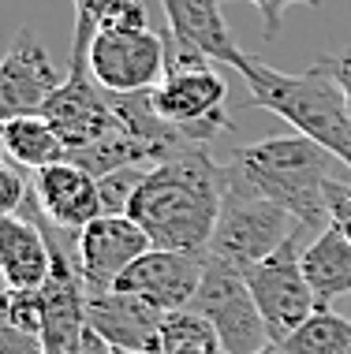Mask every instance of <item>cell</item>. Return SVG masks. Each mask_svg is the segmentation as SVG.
<instances>
[{"instance_id": "10", "label": "cell", "mask_w": 351, "mask_h": 354, "mask_svg": "<svg viewBox=\"0 0 351 354\" xmlns=\"http://www.w3.org/2000/svg\"><path fill=\"white\" fill-rule=\"evenodd\" d=\"M64 79L68 75H60L45 45L30 34V26H23L0 60V112H4V120L42 116Z\"/></svg>"}, {"instance_id": "7", "label": "cell", "mask_w": 351, "mask_h": 354, "mask_svg": "<svg viewBox=\"0 0 351 354\" xmlns=\"http://www.w3.org/2000/svg\"><path fill=\"white\" fill-rule=\"evenodd\" d=\"M187 310L202 313L213 324L224 354H258L269 347V332H265L258 302L246 287V276L210 254H206V272L202 283H198V295Z\"/></svg>"}, {"instance_id": "2", "label": "cell", "mask_w": 351, "mask_h": 354, "mask_svg": "<svg viewBox=\"0 0 351 354\" xmlns=\"http://www.w3.org/2000/svg\"><path fill=\"white\" fill-rule=\"evenodd\" d=\"M243 82L251 90V101H246L251 109H265L280 116L303 138L318 142L321 149H329L336 160H344L351 168V112L344 90L329 68V56L314 60L299 75L251 60L243 71Z\"/></svg>"}, {"instance_id": "26", "label": "cell", "mask_w": 351, "mask_h": 354, "mask_svg": "<svg viewBox=\"0 0 351 354\" xmlns=\"http://www.w3.org/2000/svg\"><path fill=\"white\" fill-rule=\"evenodd\" d=\"M221 4H235V0H221ZM246 4L258 8V15H262V37H265V41H277L280 23H284V12H288L291 4H310V8H318L321 0H246Z\"/></svg>"}, {"instance_id": "9", "label": "cell", "mask_w": 351, "mask_h": 354, "mask_svg": "<svg viewBox=\"0 0 351 354\" xmlns=\"http://www.w3.org/2000/svg\"><path fill=\"white\" fill-rule=\"evenodd\" d=\"M168 45L165 30H93L90 41V71L98 86L109 93H138L154 90L165 79Z\"/></svg>"}, {"instance_id": "13", "label": "cell", "mask_w": 351, "mask_h": 354, "mask_svg": "<svg viewBox=\"0 0 351 354\" xmlns=\"http://www.w3.org/2000/svg\"><path fill=\"white\" fill-rule=\"evenodd\" d=\"M161 321H165V313H157L154 306L135 299V295L109 291L87 299V324L112 351L123 354H165Z\"/></svg>"}, {"instance_id": "14", "label": "cell", "mask_w": 351, "mask_h": 354, "mask_svg": "<svg viewBox=\"0 0 351 354\" xmlns=\"http://www.w3.org/2000/svg\"><path fill=\"white\" fill-rule=\"evenodd\" d=\"M34 202L42 209V216L60 232H82L98 216H105L101 209V187L90 171L75 168L71 160H60L53 168H42L34 176Z\"/></svg>"}, {"instance_id": "18", "label": "cell", "mask_w": 351, "mask_h": 354, "mask_svg": "<svg viewBox=\"0 0 351 354\" xmlns=\"http://www.w3.org/2000/svg\"><path fill=\"white\" fill-rule=\"evenodd\" d=\"M0 142H4L8 160L19 168H53L60 160H68V149H64L56 127L45 116H15L0 123Z\"/></svg>"}, {"instance_id": "21", "label": "cell", "mask_w": 351, "mask_h": 354, "mask_svg": "<svg viewBox=\"0 0 351 354\" xmlns=\"http://www.w3.org/2000/svg\"><path fill=\"white\" fill-rule=\"evenodd\" d=\"M93 15V30L112 34V30H150L146 4L142 0H98L93 8H82Z\"/></svg>"}, {"instance_id": "19", "label": "cell", "mask_w": 351, "mask_h": 354, "mask_svg": "<svg viewBox=\"0 0 351 354\" xmlns=\"http://www.w3.org/2000/svg\"><path fill=\"white\" fill-rule=\"evenodd\" d=\"M288 354H351V321L336 317L329 310H318L288 343H280Z\"/></svg>"}, {"instance_id": "22", "label": "cell", "mask_w": 351, "mask_h": 354, "mask_svg": "<svg viewBox=\"0 0 351 354\" xmlns=\"http://www.w3.org/2000/svg\"><path fill=\"white\" fill-rule=\"evenodd\" d=\"M146 171L150 168H120V171H112V176L98 179L105 216H127V209H131V202H135L138 187L146 183Z\"/></svg>"}, {"instance_id": "17", "label": "cell", "mask_w": 351, "mask_h": 354, "mask_svg": "<svg viewBox=\"0 0 351 354\" xmlns=\"http://www.w3.org/2000/svg\"><path fill=\"white\" fill-rule=\"evenodd\" d=\"M303 276L321 310L340 295H351V243L336 227H325L303 246Z\"/></svg>"}, {"instance_id": "30", "label": "cell", "mask_w": 351, "mask_h": 354, "mask_svg": "<svg viewBox=\"0 0 351 354\" xmlns=\"http://www.w3.org/2000/svg\"><path fill=\"white\" fill-rule=\"evenodd\" d=\"M98 0H75V12H82V8H93Z\"/></svg>"}, {"instance_id": "6", "label": "cell", "mask_w": 351, "mask_h": 354, "mask_svg": "<svg viewBox=\"0 0 351 354\" xmlns=\"http://www.w3.org/2000/svg\"><path fill=\"white\" fill-rule=\"evenodd\" d=\"M303 235H307V227L291 235L269 261H262L251 272H243L254 302H258L269 343H277V347L288 343L321 310L314 291H310V283H307V276H303V246H307Z\"/></svg>"}, {"instance_id": "3", "label": "cell", "mask_w": 351, "mask_h": 354, "mask_svg": "<svg viewBox=\"0 0 351 354\" xmlns=\"http://www.w3.org/2000/svg\"><path fill=\"white\" fill-rule=\"evenodd\" d=\"M329 160H333V153L303 135L265 138L232 153V168L254 190H262L269 202L288 209L307 232H325L329 227L325 187L333 179Z\"/></svg>"}, {"instance_id": "29", "label": "cell", "mask_w": 351, "mask_h": 354, "mask_svg": "<svg viewBox=\"0 0 351 354\" xmlns=\"http://www.w3.org/2000/svg\"><path fill=\"white\" fill-rule=\"evenodd\" d=\"M258 354H288V351H284V347H277V343H269V347H265V351H258Z\"/></svg>"}, {"instance_id": "28", "label": "cell", "mask_w": 351, "mask_h": 354, "mask_svg": "<svg viewBox=\"0 0 351 354\" xmlns=\"http://www.w3.org/2000/svg\"><path fill=\"white\" fill-rule=\"evenodd\" d=\"M168 354H224L221 347H179V351H168Z\"/></svg>"}, {"instance_id": "1", "label": "cell", "mask_w": 351, "mask_h": 354, "mask_svg": "<svg viewBox=\"0 0 351 354\" xmlns=\"http://www.w3.org/2000/svg\"><path fill=\"white\" fill-rule=\"evenodd\" d=\"M221 168L210 146H191L146 171L127 216L150 235L154 250H210L221 216Z\"/></svg>"}, {"instance_id": "12", "label": "cell", "mask_w": 351, "mask_h": 354, "mask_svg": "<svg viewBox=\"0 0 351 354\" xmlns=\"http://www.w3.org/2000/svg\"><path fill=\"white\" fill-rule=\"evenodd\" d=\"M202 272H206V254L150 250L120 276L112 291L135 295V299L154 306L157 313H176L195 302Z\"/></svg>"}, {"instance_id": "24", "label": "cell", "mask_w": 351, "mask_h": 354, "mask_svg": "<svg viewBox=\"0 0 351 354\" xmlns=\"http://www.w3.org/2000/svg\"><path fill=\"white\" fill-rule=\"evenodd\" d=\"M26 198H30V183L19 176V165L4 160L0 165V216H19Z\"/></svg>"}, {"instance_id": "5", "label": "cell", "mask_w": 351, "mask_h": 354, "mask_svg": "<svg viewBox=\"0 0 351 354\" xmlns=\"http://www.w3.org/2000/svg\"><path fill=\"white\" fill-rule=\"evenodd\" d=\"M90 41H93V15L79 12L75 15V41H71V60H68V79L53 93L42 116L56 127L64 149H87L93 142L120 127V116L112 109V93L98 86L90 71Z\"/></svg>"}, {"instance_id": "4", "label": "cell", "mask_w": 351, "mask_h": 354, "mask_svg": "<svg viewBox=\"0 0 351 354\" xmlns=\"http://www.w3.org/2000/svg\"><path fill=\"white\" fill-rule=\"evenodd\" d=\"M303 224L288 209L254 190L240 171L232 168V160H224L221 168V216H217V232L210 243V257L232 265L240 272H251L254 265L269 261Z\"/></svg>"}, {"instance_id": "15", "label": "cell", "mask_w": 351, "mask_h": 354, "mask_svg": "<svg viewBox=\"0 0 351 354\" xmlns=\"http://www.w3.org/2000/svg\"><path fill=\"white\" fill-rule=\"evenodd\" d=\"M165 8V19H168V30L183 41H191L198 53H206L213 64H224L232 71H246V64L254 56H246L235 37L224 23V12H221V0H161Z\"/></svg>"}, {"instance_id": "25", "label": "cell", "mask_w": 351, "mask_h": 354, "mask_svg": "<svg viewBox=\"0 0 351 354\" xmlns=\"http://www.w3.org/2000/svg\"><path fill=\"white\" fill-rule=\"evenodd\" d=\"M325 205H329V227H336V232L351 243V183L329 179V187H325Z\"/></svg>"}, {"instance_id": "16", "label": "cell", "mask_w": 351, "mask_h": 354, "mask_svg": "<svg viewBox=\"0 0 351 354\" xmlns=\"http://www.w3.org/2000/svg\"><path fill=\"white\" fill-rule=\"evenodd\" d=\"M0 269L8 291H42L49 283L53 250L37 220L0 216Z\"/></svg>"}, {"instance_id": "31", "label": "cell", "mask_w": 351, "mask_h": 354, "mask_svg": "<svg viewBox=\"0 0 351 354\" xmlns=\"http://www.w3.org/2000/svg\"><path fill=\"white\" fill-rule=\"evenodd\" d=\"M116 354H123V351H116Z\"/></svg>"}, {"instance_id": "20", "label": "cell", "mask_w": 351, "mask_h": 354, "mask_svg": "<svg viewBox=\"0 0 351 354\" xmlns=\"http://www.w3.org/2000/svg\"><path fill=\"white\" fill-rule=\"evenodd\" d=\"M161 343H165V354L179 351V347H221L217 328L195 310L165 313V321H161Z\"/></svg>"}, {"instance_id": "23", "label": "cell", "mask_w": 351, "mask_h": 354, "mask_svg": "<svg viewBox=\"0 0 351 354\" xmlns=\"http://www.w3.org/2000/svg\"><path fill=\"white\" fill-rule=\"evenodd\" d=\"M4 324L26 336H42V291H8Z\"/></svg>"}, {"instance_id": "11", "label": "cell", "mask_w": 351, "mask_h": 354, "mask_svg": "<svg viewBox=\"0 0 351 354\" xmlns=\"http://www.w3.org/2000/svg\"><path fill=\"white\" fill-rule=\"evenodd\" d=\"M154 250L150 235L131 216H98L90 227L79 232V269L90 295H109L116 280L142 254Z\"/></svg>"}, {"instance_id": "27", "label": "cell", "mask_w": 351, "mask_h": 354, "mask_svg": "<svg viewBox=\"0 0 351 354\" xmlns=\"http://www.w3.org/2000/svg\"><path fill=\"white\" fill-rule=\"evenodd\" d=\"M329 68H333L340 90H344V97H348V112H351V45H348L344 53L329 56Z\"/></svg>"}, {"instance_id": "8", "label": "cell", "mask_w": 351, "mask_h": 354, "mask_svg": "<svg viewBox=\"0 0 351 354\" xmlns=\"http://www.w3.org/2000/svg\"><path fill=\"white\" fill-rule=\"evenodd\" d=\"M154 104L187 142L210 146L213 135L232 127L228 116V82L213 64L198 68H168L161 86H154Z\"/></svg>"}]
</instances>
